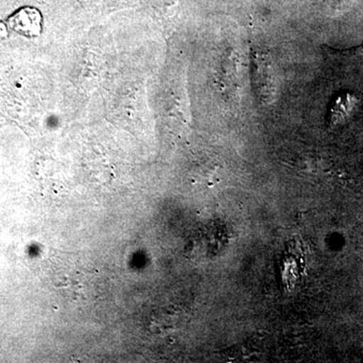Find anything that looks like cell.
<instances>
[{
    "mask_svg": "<svg viewBox=\"0 0 363 363\" xmlns=\"http://www.w3.org/2000/svg\"><path fill=\"white\" fill-rule=\"evenodd\" d=\"M9 25L14 32L26 37H35L42 30V16L37 9L26 7L9 18Z\"/></svg>",
    "mask_w": 363,
    "mask_h": 363,
    "instance_id": "cell-1",
    "label": "cell"
},
{
    "mask_svg": "<svg viewBox=\"0 0 363 363\" xmlns=\"http://www.w3.org/2000/svg\"><path fill=\"white\" fill-rule=\"evenodd\" d=\"M255 84L257 89L259 91V96L266 104L272 102L274 94V78L271 76L272 70L269 63L262 57L255 59Z\"/></svg>",
    "mask_w": 363,
    "mask_h": 363,
    "instance_id": "cell-2",
    "label": "cell"
},
{
    "mask_svg": "<svg viewBox=\"0 0 363 363\" xmlns=\"http://www.w3.org/2000/svg\"><path fill=\"white\" fill-rule=\"evenodd\" d=\"M6 28H4V26L2 23H0V39L1 38L6 37Z\"/></svg>",
    "mask_w": 363,
    "mask_h": 363,
    "instance_id": "cell-3",
    "label": "cell"
}]
</instances>
